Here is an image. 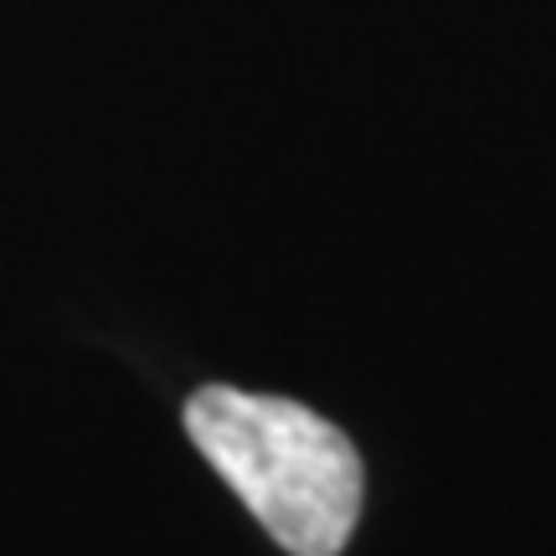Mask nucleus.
Wrapping results in <instances>:
<instances>
[{
    "label": "nucleus",
    "mask_w": 556,
    "mask_h": 556,
    "mask_svg": "<svg viewBox=\"0 0 556 556\" xmlns=\"http://www.w3.org/2000/svg\"><path fill=\"white\" fill-rule=\"evenodd\" d=\"M186 433L289 556H340L361 520V454L289 397L201 387Z\"/></svg>",
    "instance_id": "obj_1"
}]
</instances>
